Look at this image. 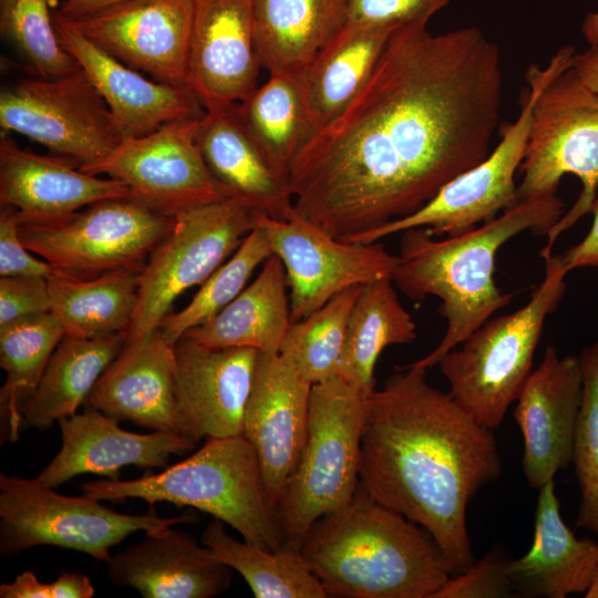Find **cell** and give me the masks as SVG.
Listing matches in <instances>:
<instances>
[{"label": "cell", "instance_id": "cell-30", "mask_svg": "<svg viewBox=\"0 0 598 598\" xmlns=\"http://www.w3.org/2000/svg\"><path fill=\"white\" fill-rule=\"evenodd\" d=\"M398 27L346 24L317 53L303 71L306 104L315 133L361 91Z\"/></svg>", "mask_w": 598, "mask_h": 598}, {"label": "cell", "instance_id": "cell-34", "mask_svg": "<svg viewBox=\"0 0 598 598\" xmlns=\"http://www.w3.org/2000/svg\"><path fill=\"white\" fill-rule=\"evenodd\" d=\"M238 107L254 141L287 186L292 161L315 133L306 104L303 72L270 73Z\"/></svg>", "mask_w": 598, "mask_h": 598}, {"label": "cell", "instance_id": "cell-41", "mask_svg": "<svg viewBox=\"0 0 598 598\" xmlns=\"http://www.w3.org/2000/svg\"><path fill=\"white\" fill-rule=\"evenodd\" d=\"M508 564L498 549H492L461 575L451 576L432 598L515 597Z\"/></svg>", "mask_w": 598, "mask_h": 598}, {"label": "cell", "instance_id": "cell-7", "mask_svg": "<svg viewBox=\"0 0 598 598\" xmlns=\"http://www.w3.org/2000/svg\"><path fill=\"white\" fill-rule=\"evenodd\" d=\"M367 396L339 375L312 384L306 443L276 506L288 545L299 549L318 518L354 497Z\"/></svg>", "mask_w": 598, "mask_h": 598}, {"label": "cell", "instance_id": "cell-42", "mask_svg": "<svg viewBox=\"0 0 598 598\" xmlns=\"http://www.w3.org/2000/svg\"><path fill=\"white\" fill-rule=\"evenodd\" d=\"M451 0H347V24L429 23Z\"/></svg>", "mask_w": 598, "mask_h": 598}, {"label": "cell", "instance_id": "cell-28", "mask_svg": "<svg viewBox=\"0 0 598 598\" xmlns=\"http://www.w3.org/2000/svg\"><path fill=\"white\" fill-rule=\"evenodd\" d=\"M288 290L283 264L274 254L230 303L182 338L215 349L279 352L292 323Z\"/></svg>", "mask_w": 598, "mask_h": 598}, {"label": "cell", "instance_id": "cell-27", "mask_svg": "<svg viewBox=\"0 0 598 598\" xmlns=\"http://www.w3.org/2000/svg\"><path fill=\"white\" fill-rule=\"evenodd\" d=\"M516 596L565 598L586 594L598 571V544L577 538L560 515L554 480L538 489L534 540L509 559Z\"/></svg>", "mask_w": 598, "mask_h": 598}, {"label": "cell", "instance_id": "cell-6", "mask_svg": "<svg viewBox=\"0 0 598 598\" xmlns=\"http://www.w3.org/2000/svg\"><path fill=\"white\" fill-rule=\"evenodd\" d=\"M545 276L528 302L514 312L489 318L437 365L450 394L477 423L494 430L529 377L547 317L566 290L561 255L544 258Z\"/></svg>", "mask_w": 598, "mask_h": 598}, {"label": "cell", "instance_id": "cell-35", "mask_svg": "<svg viewBox=\"0 0 598 598\" xmlns=\"http://www.w3.org/2000/svg\"><path fill=\"white\" fill-rule=\"evenodd\" d=\"M200 543L217 560L239 573L256 598H328L299 549L287 543L268 550L237 540L217 518L206 525Z\"/></svg>", "mask_w": 598, "mask_h": 598}, {"label": "cell", "instance_id": "cell-21", "mask_svg": "<svg viewBox=\"0 0 598 598\" xmlns=\"http://www.w3.org/2000/svg\"><path fill=\"white\" fill-rule=\"evenodd\" d=\"M58 424L62 446L37 477L52 488L83 473L117 481L126 465L163 470L172 455L192 452L197 444L175 432L125 431L117 420L90 408L61 419Z\"/></svg>", "mask_w": 598, "mask_h": 598}, {"label": "cell", "instance_id": "cell-10", "mask_svg": "<svg viewBox=\"0 0 598 598\" xmlns=\"http://www.w3.org/2000/svg\"><path fill=\"white\" fill-rule=\"evenodd\" d=\"M576 50L566 45L546 65L530 64L525 72L527 86L514 123L502 131L498 144L481 163L445 184L415 213L355 237L350 243H375L411 228H425L435 237L462 235L486 223L518 202L516 173L519 172L528 140L535 101L549 82L571 65Z\"/></svg>", "mask_w": 598, "mask_h": 598}, {"label": "cell", "instance_id": "cell-39", "mask_svg": "<svg viewBox=\"0 0 598 598\" xmlns=\"http://www.w3.org/2000/svg\"><path fill=\"white\" fill-rule=\"evenodd\" d=\"M51 0H0V33L27 62L33 75L52 79L80 68L61 44Z\"/></svg>", "mask_w": 598, "mask_h": 598}, {"label": "cell", "instance_id": "cell-48", "mask_svg": "<svg viewBox=\"0 0 598 598\" xmlns=\"http://www.w3.org/2000/svg\"><path fill=\"white\" fill-rule=\"evenodd\" d=\"M123 0H64L58 13L65 19H76Z\"/></svg>", "mask_w": 598, "mask_h": 598}, {"label": "cell", "instance_id": "cell-33", "mask_svg": "<svg viewBox=\"0 0 598 598\" xmlns=\"http://www.w3.org/2000/svg\"><path fill=\"white\" fill-rule=\"evenodd\" d=\"M415 339L416 324L399 300L392 278L363 285L350 313L338 375L369 395L375 389L374 368L382 351Z\"/></svg>", "mask_w": 598, "mask_h": 598}, {"label": "cell", "instance_id": "cell-46", "mask_svg": "<svg viewBox=\"0 0 598 598\" xmlns=\"http://www.w3.org/2000/svg\"><path fill=\"white\" fill-rule=\"evenodd\" d=\"M590 213H592L594 219L588 234L581 241L561 255L568 272L580 268L598 270V198H596Z\"/></svg>", "mask_w": 598, "mask_h": 598}, {"label": "cell", "instance_id": "cell-4", "mask_svg": "<svg viewBox=\"0 0 598 598\" xmlns=\"http://www.w3.org/2000/svg\"><path fill=\"white\" fill-rule=\"evenodd\" d=\"M299 551L333 598H432L451 577L429 533L361 486L310 526Z\"/></svg>", "mask_w": 598, "mask_h": 598}, {"label": "cell", "instance_id": "cell-12", "mask_svg": "<svg viewBox=\"0 0 598 598\" xmlns=\"http://www.w3.org/2000/svg\"><path fill=\"white\" fill-rule=\"evenodd\" d=\"M173 223L174 216L126 197L99 200L60 218L20 221L19 233L55 272L91 279L145 265Z\"/></svg>", "mask_w": 598, "mask_h": 598}, {"label": "cell", "instance_id": "cell-32", "mask_svg": "<svg viewBox=\"0 0 598 598\" xmlns=\"http://www.w3.org/2000/svg\"><path fill=\"white\" fill-rule=\"evenodd\" d=\"M143 266L91 279L53 272L48 278L50 311L65 334L96 339L125 334L134 316Z\"/></svg>", "mask_w": 598, "mask_h": 598}, {"label": "cell", "instance_id": "cell-47", "mask_svg": "<svg viewBox=\"0 0 598 598\" xmlns=\"http://www.w3.org/2000/svg\"><path fill=\"white\" fill-rule=\"evenodd\" d=\"M571 70L589 89L598 92V45L582 53H575Z\"/></svg>", "mask_w": 598, "mask_h": 598}, {"label": "cell", "instance_id": "cell-38", "mask_svg": "<svg viewBox=\"0 0 598 598\" xmlns=\"http://www.w3.org/2000/svg\"><path fill=\"white\" fill-rule=\"evenodd\" d=\"M274 255L268 236L258 223L234 254L202 285L189 303L169 312L158 331L169 342H176L192 328L207 321L230 303L247 286L252 274Z\"/></svg>", "mask_w": 598, "mask_h": 598}, {"label": "cell", "instance_id": "cell-13", "mask_svg": "<svg viewBox=\"0 0 598 598\" xmlns=\"http://www.w3.org/2000/svg\"><path fill=\"white\" fill-rule=\"evenodd\" d=\"M0 127L43 145L82 172L125 140L81 66L59 78L32 75L6 85L0 93Z\"/></svg>", "mask_w": 598, "mask_h": 598}, {"label": "cell", "instance_id": "cell-17", "mask_svg": "<svg viewBox=\"0 0 598 598\" xmlns=\"http://www.w3.org/2000/svg\"><path fill=\"white\" fill-rule=\"evenodd\" d=\"M312 383L279 352H259L244 413L243 435L258 458L266 493L276 507L301 456Z\"/></svg>", "mask_w": 598, "mask_h": 598}, {"label": "cell", "instance_id": "cell-9", "mask_svg": "<svg viewBox=\"0 0 598 598\" xmlns=\"http://www.w3.org/2000/svg\"><path fill=\"white\" fill-rule=\"evenodd\" d=\"M260 215L235 197L176 214L172 228L144 265L121 351L135 349L154 336L178 296L202 285L224 264L256 227Z\"/></svg>", "mask_w": 598, "mask_h": 598}, {"label": "cell", "instance_id": "cell-49", "mask_svg": "<svg viewBox=\"0 0 598 598\" xmlns=\"http://www.w3.org/2000/svg\"><path fill=\"white\" fill-rule=\"evenodd\" d=\"M581 33L590 47L598 45V11L586 16L581 25Z\"/></svg>", "mask_w": 598, "mask_h": 598}, {"label": "cell", "instance_id": "cell-3", "mask_svg": "<svg viewBox=\"0 0 598 598\" xmlns=\"http://www.w3.org/2000/svg\"><path fill=\"white\" fill-rule=\"evenodd\" d=\"M564 214L557 193L518 200L495 218L462 235L439 239L425 228L402 231L392 274L394 285L412 300H441L446 331L440 343L410 365L429 369L506 307L513 295L495 282L499 248L518 234L545 236Z\"/></svg>", "mask_w": 598, "mask_h": 598}, {"label": "cell", "instance_id": "cell-20", "mask_svg": "<svg viewBox=\"0 0 598 598\" xmlns=\"http://www.w3.org/2000/svg\"><path fill=\"white\" fill-rule=\"evenodd\" d=\"M176 352V399L183 434L204 437L243 435L244 413L259 351L215 349L181 339Z\"/></svg>", "mask_w": 598, "mask_h": 598}, {"label": "cell", "instance_id": "cell-40", "mask_svg": "<svg viewBox=\"0 0 598 598\" xmlns=\"http://www.w3.org/2000/svg\"><path fill=\"white\" fill-rule=\"evenodd\" d=\"M578 357L582 386L571 460L580 488L576 525L598 535V342Z\"/></svg>", "mask_w": 598, "mask_h": 598}, {"label": "cell", "instance_id": "cell-18", "mask_svg": "<svg viewBox=\"0 0 598 598\" xmlns=\"http://www.w3.org/2000/svg\"><path fill=\"white\" fill-rule=\"evenodd\" d=\"M261 68L254 0H193L188 86L206 111L244 101Z\"/></svg>", "mask_w": 598, "mask_h": 598}, {"label": "cell", "instance_id": "cell-50", "mask_svg": "<svg viewBox=\"0 0 598 598\" xmlns=\"http://www.w3.org/2000/svg\"><path fill=\"white\" fill-rule=\"evenodd\" d=\"M586 598H598V571L597 575L588 589V591L585 594Z\"/></svg>", "mask_w": 598, "mask_h": 598}, {"label": "cell", "instance_id": "cell-5", "mask_svg": "<svg viewBox=\"0 0 598 598\" xmlns=\"http://www.w3.org/2000/svg\"><path fill=\"white\" fill-rule=\"evenodd\" d=\"M100 501L141 498L188 506L229 525L244 540L268 550L286 544L277 509L262 481L257 455L244 435L207 439L189 457L130 481L106 478L81 485Z\"/></svg>", "mask_w": 598, "mask_h": 598}, {"label": "cell", "instance_id": "cell-19", "mask_svg": "<svg viewBox=\"0 0 598 598\" xmlns=\"http://www.w3.org/2000/svg\"><path fill=\"white\" fill-rule=\"evenodd\" d=\"M581 386L579 357H559L549 346L519 392L514 419L524 439L522 466L530 488L539 489L571 463Z\"/></svg>", "mask_w": 598, "mask_h": 598}, {"label": "cell", "instance_id": "cell-2", "mask_svg": "<svg viewBox=\"0 0 598 598\" xmlns=\"http://www.w3.org/2000/svg\"><path fill=\"white\" fill-rule=\"evenodd\" d=\"M502 472L493 430L432 386L426 369L405 365L365 399L359 480L378 503L421 525L451 576L475 558L468 502Z\"/></svg>", "mask_w": 598, "mask_h": 598}, {"label": "cell", "instance_id": "cell-22", "mask_svg": "<svg viewBox=\"0 0 598 598\" xmlns=\"http://www.w3.org/2000/svg\"><path fill=\"white\" fill-rule=\"evenodd\" d=\"M52 17L61 44L91 79L125 138L142 137L169 122L205 114L188 85L148 78L84 38L56 11Z\"/></svg>", "mask_w": 598, "mask_h": 598}, {"label": "cell", "instance_id": "cell-11", "mask_svg": "<svg viewBox=\"0 0 598 598\" xmlns=\"http://www.w3.org/2000/svg\"><path fill=\"white\" fill-rule=\"evenodd\" d=\"M195 519L190 512L176 517H161L154 511L123 514L84 494H59L37 477L0 473L2 557L51 545L106 563L111 557L110 549L136 532L154 533Z\"/></svg>", "mask_w": 598, "mask_h": 598}, {"label": "cell", "instance_id": "cell-14", "mask_svg": "<svg viewBox=\"0 0 598 598\" xmlns=\"http://www.w3.org/2000/svg\"><path fill=\"white\" fill-rule=\"evenodd\" d=\"M259 224L286 270L291 322L306 318L349 288L392 278L396 255L378 241H342L295 210L287 219L261 214Z\"/></svg>", "mask_w": 598, "mask_h": 598}, {"label": "cell", "instance_id": "cell-37", "mask_svg": "<svg viewBox=\"0 0 598 598\" xmlns=\"http://www.w3.org/2000/svg\"><path fill=\"white\" fill-rule=\"evenodd\" d=\"M361 286L349 288L292 322L279 353L312 384L338 375L351 310Z\"/></svg>", "mask_w": 598, "mask_h": 598}, {"label": "cell", "instance_id": "cell-26", "mask_svg": "<svg viewBox=\"0 0 598 598\" xmlns=\"http://www.w3.org/2000/svg\"><path fill=\"white\" fill-rule=\"evenodd\" d=\"M196 142L209 173L229 197L270 218L291 216L293 204L288 188L250 135L238 103L206 111Z\"/></svg>", "mask_w": 598, "mask_h": 598}, {"label": "cell", "instance_id": "cell-25", "mask_svg": "<svg viewBox=\"0 0 598 598\" xmlns=\"http://www.w3.org/2000/svg\"><path fill=\"white\" fill-rule=\"evenodd\" d=\"M83 405L118 422L184 435L176 399L175 344L157 330L142 346L121 351Z\"/></svg>", "mask_w": 598, "mask_h": 598}, {"label": "cell", "instance_id": "cell-16", "mask_svg": "<svg viewBox=\"0 0 598 598\" xmlns=\"http://www.w3.org/2000/svg\"><path fill=\"white\" fill-rule=\"evenodd\" d=\"M63 19L148 78L188 85L193 0H123L76 19Z\"/></svg>", "mask_w": 598, "mask_h": 598}, {"label": "cell", "instance_id": "cell-31", "mask_svg": "<svg viewBox=\"0 0 598 598\" xmlns=\"http://www.w3.org/2000/svg\"><path fill=\"white\" fill-rule=\"evenodd\" d=\"M124 346L123 334L84 339L65 334L32 393L20 408L21 432L47 430L84 404Z\"/></svg>", "mask_w": 598, "mask_h": 598}, {"label": "cell", "instance_id": "cell-8", "mask_svg": "<svg viewBox=\"0 0 598 598\" xmlns=\"http://www.w3.org/2000/svg\"><path fill=\"white\" fill-rule=\"evenodd\" d=\"M518 200L557 193L573 174L581 192L546 233L539 255L553 252L559 236L590 213L598 190V92L585 85L571 65L555 76L535 101L525 155L519 168Z\"/></svg>", "mask_w": 598, "mask_h": 598}, {"label": "cell", "instance_id": "cell-24", "mask_svg": "<svg viewBox=\"0 0 598 598\" xmlns=\"http://www.w3.org/2000/svg\"><path fill=\"white\" fill-rule=\"evenodd\" d=\"M173 527V526H172ZM167 527L111 555L109 578L144 598H213L228 589L233 569L189 534Z\"/></svg>", "mask_w": 598, "mask_h": 598}, {"label": "cell", "instance_id": "cell-29", "mask_svg": "<svg viewBox=\"0 0 598 598\" xmlns=\"http://www.w3.org/2000/svg\"><path fill=\"white\" fill-rule=\"evenodd\" d=\"M347 21V0H254L261 68L269 74L303 72Z\"/></svg>", "mask_w": 598, "mask_h": 598}, {"label": "cell", "instance_id": "cell-43", "mask_svg": "<svg viewBox=\"0 0 598 598\" xmlns=\"http://www.w3.org/2000/svg\"><path fill=\"white\" fill-rule=\"evenodd\" d=\"M20 217L17 209H0V277L49 278L54 269L45 260L32 256L21 240Z\"/></svg>", "mask_w": 598, "mask_h": 598}, {"label": "cell", "instance_id": "cell-36", "mask_svg": "<svg viewBox=\"0 0 598 598\" xmlns=\"http://www.w3.org/2000/svg\"><path fill=\"white\" fill-rule=\"evenodd\" d=\"M65 331L49 311L0 327V365L6 381L0 390L1 442L14 443L21 433L20 408L38 385Z\"/></svg>", "mask_w": 598, "mask_h": 598}, {"label": "cell", "instance_id": "cell-1", "mask_svg": "<svg viewBox=\"0 0 598 598\" xmlns=\"http://www.w3.org/2000/svg\"><path fill=\"white\" fill-rule=\"evenodd\" d=\"M503 97L501 52L477 27H398L348 106L291 163L293 210L330 236L409 216L492 152Z\"/></svg>", "mask_w": 598, "mask_h": 598}, {"label": "cell", "instance_id": "cell-15", "mask_svg": "<svg viewBox=\"0 0 598 598\" xmlns=\"http://www.w3.org/2000/svg\"><path fill=\"white\" fill-rule=\"evenodd\" d=\"M202 117L179 118L145 136L125 138L84 172L123 182L136 199L169 216L229 197L198 148L196 132Z\"/></svg>", "mask_w": 598, "mask_h": 598}, {"label": "cell", "instance_id": "cell-44", "mask_svg": "<svg viewBox=\"0 0 598 598\" xmlns=\"http://www.w3.org/2000/svg\"><path fill=\"white\" fill-rule=\"evenodd\" d=\"M49 311L48 278L0 277V327Z\"/></svg>", "mask_w": 598, "mask_h": 598}, {"label": "cell", "instance_id": "cell-23", "mask_svg": "<svg viewBox=\"0 0 598 598\" xmlns=\"http://www.w3.org/2000/svg\"><path fill=\"white\" fill-rule=\"evenodd\" d=\"M135 198L114 178L82 172L62 156L23 150L12 133L0 130V206L18 210L20 221L60 218L110 198Z\"/></svg>", "mask_w": 598, "mask_h": 598}, {"label": "cell", "instance_id": "cell-45", "mask_svg": "<svg viewBox=\"0 0 598 598\" xmlns=\"http://www.w3.org/2000/svg\"><path fill=\"white\" fill-rule=\"evenodd\" d=\"M94 586L86 575L64 571L52 582L39 581L32 571H23L13 581L1 584V598H92Z\"/></svg>", "mask_w": 598, "mask_h": 598}]
</instances>
